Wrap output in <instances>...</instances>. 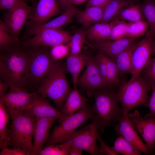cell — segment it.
Listing matches in <instances>:
<instances>
[{"mask_svg":"<svg viewBox=\"0 0 155 155\" xmlns=\"http://www.w3.org/2000/svg\"><path fill=\"white\" fill-rule=\"evenodd\" d=\"M85 67L84 71L79 77L78 85L88 90V93L108 88L99 71L94 57H90Z\"/></svg>","mask_w":155,"mask_h":155,"instance_id":"4fadbf2b","label":"cell"},{"mask_svg":"<svg viewBox=\"0 0 155 155\" xmlns=\"http://www.w3.org/2000/svg\"><path fill=\"white\" fill-rule=\"evenodd\" d=\"M111 0H89L86 7L96 6L104 7Z\"/></svg>","mask_w":155,"mask_h":155,"instance_id":"ee69618b","label":"cell"},{"mask_svg":"<svg viewBox=\"0 0 155 155\" xmlns=\"http://www.w3.org/2000/svg\"><path fill=\"white\" fill-rule=\"evenodd\" d=\"M91 57L86 50L80 53H70L67 57L65 67L66 70L71 75L74 88H77L80 74Z\"/></svg>","mask_w":155,"mask_h":155,"instance_id":"ffe728a7","label":"cell"},{"mask_svg":"<svg viewBox=\"0 0 155 155\" xmlns=\"http://www.w3.org/2000/svg\"><path fill=\"white\" fill-rule=\"evenodd\" d=\"M104 7L91 6L86 7L83 11L78 10L75 16L77 22L84 27H88L100 22Z\"/></svg>","mask_w":155,"mask_h":155,"instance_id":"603a6c76","label":"cell"},{"mask_svg":"<svg viewBox=\"0 0 155 155\" xmlns=\"http://www.w3.org/2000/svg\"><path fill=\"white\" fill-rule=\"evenodd\" d=\"M87 99L80 93L77 88L70 92L62 108L59 110L63 115L69 117L74 114L86 104Z\"/></svg>","mask_w":155,"mask_h":155,"instance_id":"7402d4cb","label":"cell"},{"mask_svg":"<svg viewBox=\"0 0 155 155\" xmlns=\"http://www.w3.org/2000/svg\"><path fill=\"white\" fill-rule=\"evenodd\" d=\"M128 116L135 129L145 141L150 153H152L155 146V118L145 119L137 110L133 113H129Z\"/></svg>","mask_w":155,"mask_h":155,"instance_id":"9a60e30c","label":"cell"},{"mask_svg":"<svg viewBox=\"0 0 155 155\" xmlns=\"http://www.w3.org/2000/svg\"><path fill=\"white\" fill-rule=\"evenodd\" d=\"M137 43H133L121 52L114 60L120 74H132V55Z\"/></svg>","mask_w":155,"mask_h":155,"instance_id":"d4e9b609","label":"cell"},{"mask_svg":"<svg viewBox=\"0 0 155 155\" xmlns=\"http://www.w3.org/2000/svg\"><path fill=\"white\" fill-rule=\"evenodd\" d=\"M99 129L98 123L94 119L90 124L78 131H75L67 142H69L72 145L91 155H100L99 149L96 144Z\"/></svg>","mask_w":155,"mask_h":155,"instance_id":"ba28073f","label":"cell"},{"mask_svg":"<svg viewBox=\"0 0 155 155\" xmlns=\"http://www.w3.org/2000/svg\"></svg>","mask_w":155,"mask_h":155,"instance_id":"816d5d0a","label":"cell"},{"mask_svg":"<svg viewBox=\"0 0 155 155\" xmlns=\"http://www.w3.org/2000/svg\"><path fill=\"white\" fill-rule=\"evenodd\" d=\"M20 0H0V9L8 10L15 6Z\"/></svg>","mask_w":155,"mask_h":155,"instance_id":"7bdbcfd3","label":"cell"},{"mask_svg":"<svg viewBox=\"0 0 155 155\" xmlns=\"http://www.w3.org/2000/svg\"><path fill=\"white\" fill-rule=\"evenodd\" d=\"M60 12L59 5L56 0H39L34 13L28 18V32L46 23Z\"/></svg>","mask_w":155,"mask_h":155,"instance_id":"5bb4252c","label":"cell"},{"mask_svg":"<svg viewBox=\"0 0 155 155\" xmlns=\"http://www.w3.org/2000/svg\"><path fill=\"white\" fill-rule=\"evenodd\" d=\"M115 152L125 155H140L141 152L122 136L119 135L114 142V146L110 147Z\"/></svg>","mask_w":155,"mask_h":155,"instance_id":"4dcf8cb0","label":"cell"},{"mask_svg":"<svg viewBox=\"0 0 155 155\" xmlns=\"http://www.w3.org/2000/svg\"><path fill=\"white\" fill-rule=\"evenodd\" d=\"M151 85L152 92L148 104L147 105L149 107L150 112L145 115L144 118L146 119L155 118V85Z\"/></svg>","mask_w":155,"mask_h":155,"instance_id":"ab89813d","label":"cell"},{"mask_svg":"<svg viewBox=\"0 0 155 155\" xmlns=\"http://www.w3.org/2000/svg\"><path fill=\"white\" fill-rule=\"evenodd\" d=\"M57 119L55 118L36 117L32 155H37V153L43 149V146L49 135V130Z\"/></svg>","mask_w":155,"mask_h":155,"instance_id":"d6986e66","label":"cell"},{"mask_svg":"<svg viewBox=\"0 0 155 155\" xmlns=\"http://www.w3.org/2000/svg\"><path fill=\"white\" fill-rule=\"evenodd\" d=\"M114 19L133 22L145 19L140 10L139 4L133 3L121 10Z\"/></svg>","mask_w":155,"mask_h":155,"instance_id":"f1b7e54d","label":"cell"},{"mask_svg":"<svg viewBox=\"0 0 155 155\" xmlns=\"http://www.w3.org/2000/svg\"><path fill=\"white\" fill-rule=\"evenodd\" d=\"M63 62L56 61L51 71L42 81L36 91L41 96L53 100L60 110L72 90L67 79Z\"/></svg>","mask_w":155,"mask_h":155,"instance_id":"7a4b0ae2","label":"cell"},{"mask_svg":"<svg viewBox=\"0 0 155 155\" xmlns=\"http://www.w3.org/2000/svg\"><path fill=\"white\" fill-rule=\"evenodd\" d=\"M152 40L146 36L137 43L132 55L133 71L131 77L127 82H131L138 77L154 53Z\"/></svg>","mask_w":155,"mask_h":155,"instance_id":"7c38bea8","label":"cell"},{"mask_svg":"<svg viewBox=\"0 0 155 155\" xmlns=\"http://www.w3.org/2000/svg\"><path fill=\"white\" fill-rule=\"evenodd\" d=\"M11 84L3 81L0 80V97L5 95L8 88H10Z\"/></svg>","mask_w":155,"mask_h":155,"instance_id":"f6af8a7d","label":"cell"},{"mask_svg":"<svg viewBox=\"0 0 155 155\" xmlns=\"http://www.w3.org/2000/svg\"><path fill=\"white\" fill-rule=\"evenodd\" d=\"M37 91L29 92L26 89L13 84H11L9 92L0 97V100L6 106L9 115H17L23 113Z\"/></svg>","mask_w":155,"mask_h":155,"instance_id":"8fae6325","label":"cell"},{"mask_svg":"<svg viewBox=\"0 0 155 155\" xmlns=\"http://www.w3.org/2000/svg\"><path fill=\"white\" fill-rule=\"evenodd\" d=\"M142 71L143 77L151 85H155V57L150 58Z\"/></svg>","mask_w":155,"mask_h":155,"instance_id":"74e56055","label":"cell"},{"mask_svg":"<svg viewBox=\"0 0 155 155\" xmlns=\"http://www.w3.org/2000/svg\"><path fill=\"white\" fill-rule=\"evenodd\" d=\"M9 114L6 106L0 100V148L2 150L9 146L8 127Z\"/></svg>","mask_w":155,"mask_h":155,"instance_id":"83f0119b","label":"cell"},{"mask_svg":"<svg viewBox=\"0 0 155 155\" xmlns=\"http://www.w3.org/2000/svg\"><path fill=\"white\" fill-rule=\"evenodd\" d=\"M143 0L139 4L140 9L149 26L146 36L153 41L155 38V0Z\"/></svg>","mask_w":155,"mask_h":155,"instance_id":"4316f807","label":"cell"},{"mask_svg":"<svg viewBox=\"0 0 155 155\" xmlns=\"http://www.w3.org/2000/svg\"><path fill=\"white\" fill-rule=\"evenodd\" d=\"M116 23V20L108 23L99 22L88 28L87 37L92 41H108L111 31Z\"/></svg>","mask_w":155,"mask_h":155,"instance_id":"cb8c5ba5","label":"cell"},{"mask_svg":"<svg viewBox=\"0 0 155 155\" xmlns=\"http://www.w3.org/2000/svg\"><path fill=\"white\" fill-rule=\"evenodd\" d=\"M106 62L107 72L106 82L110 89L120 84L121 82L118 69L114 60L104 55Z\"/></svg>","mask_w":155,"mask_h":155,"instance_id":"f546056e","label":"cell"},{"mask_svg":"<svg viewBox=\"0 0 155 155\" xmlns=\"http://www.w3.org/2000/svg\"><path fill=\"white\" fill-rule=\"evenodd\" d=\"M61 6L65 9L70 5L68 3V0H59Z\"/></svg>","mask_w":155,"mask_h":155,"instance_id":"c3c4849f","label":"cell"},{"mask_svg":"<svg viewBox=\"0 0 155 155\" xmlns=\"http://www.w3.org/2000/svg\"><path fill=\"white\" fill-rule=\"evenodd\" d=\"M129 23V30L126 38H136L146 34L149 25L144 20Z\"/></svg>","mask_w":155,"mask_h":155,"instance_id":"e575fe53","label":"cell"},{"mask_svg":"<svg viewBox=\"0 0 155 155\" xmlns=\"http://www.w3.org/2000/svg\"><path fill=\"white\" fill-rule=\"evenodd\" d=\"M83 150L82 149L71 145L69 152L70 155H80Z\"/></svg>","mask_w":155,"mask_h":155,"instance_id":"bcb514c9","label":"cell"},{"mask_svg":"<svg viewBox=\"0 0 155 155\" xmlns=\"http://www.w3.org/2000/svg\"><path fill=\"white\" fill-rule=\"evenodd\" d=\"M29 0V1H34L35 0Z\"/></svg>","mask_w":155,"mask_h":155,"instance_id":"f907efd6","label":"cell"},{"mask_svg":"<svg viewBox=\"0 0 155 155\" xmlns=\"http://www.w3.org/2000/svg\"><path fill=\"white\" fill-rule=\"evenodd\" d=\"M36 94L24 108L23 113L31 114L39 118H55L61 123L67 117L54 108L46 98Z\"/></svg>","mask_w":155,"mask_h":155,"instance_id":"2e32d148","label":"cell"},{"mask_svg":"<svg viewBox=\"0 0 155 155\" xmlns=\"http://www.w3.org/2000/svg\"><path fill=\"white\" fill-rule=\"evenodd\" d=\"M84 27L77 30L69 42L71 46L70 53L74 54L82 52L83 45L87 36L89 28Z\"/></svg>","mask_w":155,"mask_h":155,"instance_id":"1f68e13d","label":"cell"},{"mask_svg":"<svg viewBox=\"0 0 155 155\" xmlns=\"http://www.w3.org/2000/svg\"><path fill=\"white\" fill-rule=\"evenodd\" d=\"M152 44L154 49V55H155V38L152 41Z\"/></svg>","mask_w":155,"mask_h":155,"instance_id":"681fc988","label":"cell"},{"mask_svg":"<svg viewBox=\"0 0 155 155\" xmlns=\"http://www.w3.org/2000/svg\"><path fill=\"white\" fill-rule=\"evenodd\" d=\"M150 89V83L145 78L140 76L131 82H121L117 95L122 114H128L137 106L146 105L150 98L148 93Z\"/></svg>","mask_w":155,"mask_h":155,"instance_id":"8992f818","label":"cell"},{"mask_svg":"<svg viewBox=\"0 0 155 155\" xmlns=\"http://www.w3.org/2000/svg\"></svg>","mask_w":155,"mask_h":155,"instance_id":"f5cc1de1","label":"cell"},{"mask_svg":"<svg viewBox=\"0 0 155 155\" xmlns=\"http://www.w3.org/2000/svg\"><path fill=\"white\" fill-rule=\"evenodd\" d=\"M136 38H125L111 41H92L95 49L115 60L122 51L133 42Z\"/></svg>","mask_w":155,"mask_h":155,"instance_id":"ac0fdd59","label":"cell"},{"mask_svg":"<svg viewBox=\"0 0 155 155\" xmlns=\"http://www.w3.org/2000/svg\"><path fill=\"white\" fill-rule=\"evenodd\" d=\"M20 41L13 37L10 34L3 21L0 20V51L9 48Z\"/></svg>","mask_w":155,"mask_h":155,"instance_id":"836d02e7","label":"cell"},{"mask_svg":"<svg viewBox=\"0 0 155 155\" xmlns=\"http://www.w3.org/2000/svg\"><path fill=\"white\" fill-rule=\"evenodd\" d=\"M77 9L74 6L70 5L64 13L53 20L46 22L28 32V36L35 35L39 31L49 28H61L70 23L76 14Z\"/></svg>","mask_w":155,"mask_h":155,"instance_id":"44dd1931","label":"cell"},{"mask_svg":"<svg viewBox=\"0 0 155 155\" xmlns=\"http://www.w3.org/2000/svg\"><path fill=\"white\" fill-rule=\"evenodd\" d=\"M71 48L70 42L55 45L50 49L51 56L55 61H59L67 56L70 53Z\"/></svg>","mask_w":155,"mask_h":155,"instance_id":"8d00e7d4","label":"cell"},{"mask_svg":"<svg viewBox=\"0 0 155 155\" xmlns=\"http://www.w3.org/2000/svg\"><path fill=\"white\" fill-rule=\"evenodd\" d=\"M94 116L92 108L86 104L72 115L67 117L59 125L55 127L49 134L45 144L46 146L66 142L76 129L88 120H93Z\"/></svg>","mask_w":155,"mask_h":155,"instance_id":"52a82bcc","label":"cell"},{"mask_svg":"<svg viewBox=\"0 0 155 155\" xmlns=\"http://www.w3.org/2000/svg\"><path fill=\"white\" fill-rule=\"evenodd\" d=\"M128 114H122L118 124L115 126V129L118 135L122 136L141 152L148 154L150 153L149 150L138 135L136 130L129 120Z\"/></svg>","mask_w":155,"mask_h":155,"instance_id":"e0dca14e","label":"cell"},{"mask_svg":"<svg viewBox=\"0 0 155 155\" xmlns=\"http://www.w3.org/2000/svg\"><path fill=\"white\" fill-rule=\"evenodd\" d=\"M94 59L101 75L107 84V68L104 54L98 52L97 54L94 57Z\"/></svg>","mask_w":155,"mask_h":155,"instance_id":"f35d334b","label":"cell"},{"mask_svg":"<svg viewBox=\"0 0 155 155\" xmlns=\"http://www.w3.org/2000/svg\"><path fill=\"white\" fill-rule=\"evenodd\" d=\"M0 155H28L23 150L13 148L12 149L6 147L2 150Z\"/></svg>","mask_w":155,"mask_h":155,"instance_id":"b9f144b4","label":"cell"},{"mask_svg":"<svg viewBox=\"0 0 155 155\" xmlns=\"http://www.w3.org/2000/svg\"><path fill=\"white\" fill-rule=\"evenodd\" d=\"M139 0H111L104 7L100 22H109L114 19L120 11L129 5Z\"/></svg>","mask_w":155,"mask_h":155,"instance_id":"484cf974","label":"cell"},{"mask_svg":"<svg viewBox=\"0 0 155 155\" xmlns=\"http://www.w3.org/2000/svg\"><path fill=\"white\" fill-rule=\"evenodd\" d=\"M97 140L99 141L100 144V147L99 148L100 155H118L117 153L114 152L110 147L107 146L98 133L97 135Z\"/></svg>","mask_w":155,"mask_h":155,"instance_id":"60d3db41","label":"cell"},{"mask_svg":"<svg viewBox=\"0 0 155 155\" xmlns=\"http://www.w3.org/2000/svg\"><path fill=\"white\" fill-rule=\"evenodd\" d=\"M72 36L61 28H46L41 30L24 42L23 46H41L52 47L60 44H66L71 41Z\"/></svg>","mask_w":155,"mask_h":155,"instance_id":"30bf717a","label":"cell"},{"mask_svg":"<svg viewBox=\"0 0 155 155\" xmlns=\"http://www.w3.org/2000/svg\"><path fill=\"white\" fill-rule=\"evenodd\" d=\"M94 98L92 109L94 118L98 123L100 134L105 128L111 125L112 121L118 122L122 115L121 107L118 105L117 93L111 89L94 90L89 93Z\"/></svg>","mask_w":155,"mask_h":155,"instance_id":"3957f363","label":"cell"},{"mask_svg":"<svg viewBox=\"0 0 155 155\" xmlns=\"http://www.w3.org/2000/svg\"><path fill=\"white\" fill-rule=\"evenodd\" d=\"M24 47L28 56L27 76L28 87L37 86L38 88L51 71L56 61L51 57L50 50L48 47L41 46Z\"/></svg>","mask_w":155,"mask_h":155,"instance_id":"5b68a950","label":"cell"},{"mask_svg":"<svg viewBox=\"0 0 155 155\" xmlns=\"http://www.w3.org/2000/svg\"><path fill=\"white\" fill-rule=\"evenodd\" d=\"M9 116L12 123L8 127L9 146L23 150L28 155H32L34 146L32 140L36 117L24 113Z\"/></svg>","mask_w":155,"mask_h":155,"instance_id":"277c9868","label":"cell"},{"mask_svg":"<svg viewBox=\"0 0 155 155\" xmlns=\"http://www.w3.org/2000/svg\"><path fill=\"white\" fill-rule=\"evenodd\" d=\"M28 60L26 49L20 42L0 51V80L27 90Z\"/></svg>","mask_w":155,"mask_h":155,"instance_id":"6da1fadb","label":"cell"},{"mask_svg":"<svg viewBox=\"0 0 155 155\" xmlns=\"http://www.w3.org/2000/svg\"><path fill=\"white\" fill-rule=\"evenodd\" d=\"M87 0H68L69 5L73 4L74 5H79L82 4Z\"/></svg>","mask_w":155,"mask_h":155,"instance_id":"7dc6e473","label":"cell"},{"mask_svg":"<svg viewBox=\"0 0 155 155\" xmlns=\"http://www.w3.org/2000/svg\"><path fill=\"white\" fill-rule=\"evenodd\" d=\"M115 20L116 23L112 29L108 41L126 38L129 31V22L124 20Z\"/></svg>","mask_w":155,"mask_h":155,"instance_id":"d590c367","label":"cell"},{"mask_svg":"<svg viewBox=\"0 0 155 155\" xmlns=\"http://www.w3.org/2000/svg\"><path fill=\"white\" fill-rule=\"evenodd\" d=\"M32 10L33 8L24 0H21L3 15L2 21L10 34L15 38L19 40L18 37L21 30Z\"/></svg>","mask_w":155,"mask_h":155,"instance_id":"9c48e42d","label":"cell"},{"mask_svg":"<svg viewBox=\"0 0 155 155\" xmlns=\"http://www.w3.org/2000/svg\"><path fill=\"white\" fill-rule=\"evenodd\" d=\"M71 144L69 142H64L61 144H50L39 152L37 155H67Z\"/></svg>","mask_w":155,"mask_h":155,"instance_id":"d6a6232c","label":"cell"}]
</instances>
